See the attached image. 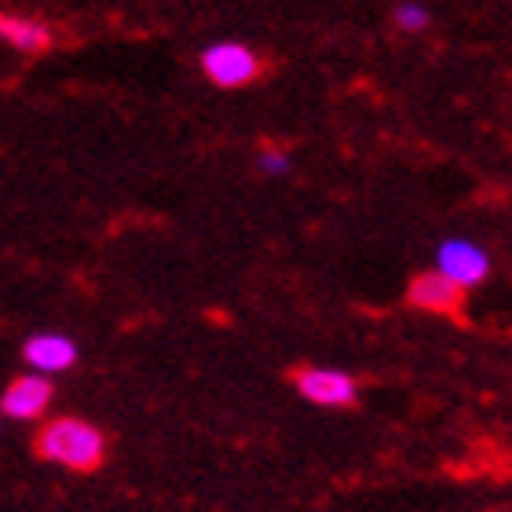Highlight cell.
<instances>
[{"label":"cell","instance_id":"obj_10","mask_svg":"<svg viewBox=\"0 0 512 512\" xmlns=\"http://www.w3.org/2000/svg\"><path fill=\"white\" fill-rule=\"evenodd\" d=\"M256 172L264 176V180H286L289 172H293V154L286 147H275V143H264V147L256 150L253 158Z\"/></svg>","mask_w":512,"mask_h":512},{"label":"cell","instance_id":"obj_4","mask_svg":"<svg viewBox=\"0 0 512 512\" xmlns=\"http://www.w3.org/2000/svg\"><path fill=\"white\" fill-rule=\"evenodd\" d=\"M293 388L304 403L322 406V410H344L359 399V381L341 366H304L293 377Z\"/></svg>","mask_w":512,"mask_h":512},{"label":"cell","instance_id":"obj_7","mask_svg":"<svg viewBox=\"0 0 512 512\" xmlns=\"http://www.w3.org/2000/svg\"><path fill=\"white\" fill-rule=\"evenodd\" d=\"M461 300H465V293H461L458 286H450L443 275H436L432 267L421 271V275H414L410 286H406V304L417 311H425V315H458Z\"/></svg>","mask_w":512,"mask_h":512},{"label":"cell","instance_id":"obj_5","mask_svg":"<svg viewBox=\"0 0 512 512\" xmlns=\"http://www.w3.org/2000/svg\"><path fill=\"white\" fill-rule=\"evenodd\" d=\"M77 359H81V348L70 333H59V330H41V333H30L26 341H22V363L30 366L33 374H66V370H74Z\"/></svg>","mask_w":512,"mask_h":512},{"label":"cell","instance_id":"obj_6","mask_svg":"<svg viewBox=\"0 0 512 512\" xmlns=\"http://www.w3.org/2000/svg\"><path fill=\"white\" fill-rule=\"evenodd\" d=\"M55 399L52 377L44 374H19L15 381H8V388L0 392V417L11 421H37L48 414V406Z\"/></svg>","mask_w":512,"mask_h":512},{"label":"cell","instance_id":"obj_8","mask_svg":"<svg viewBox=\"0 0 512 512\" xmlns=\"http://www.w3.org/2000/svg\"><path fill=\"white\" fill-rule=\"evenodd\" d=\"M0 41L11 44L22 55H41L52 48L55 33L48 22L30 19V15H15V11H0Z\"/></svg>","mask_w":512,"mask_h":512},{"label":"cell","instance_id":"obj_2","mask_svg":"<svg viewBox=\"0 0 512 512\" xmlns=\"http://www.w3.org/2000/svg\"><path fill=\"white\" fill-rule=\"evenodd\" d=\"M198 70L213 88H224V92H238V88H249L260 81L264 74V59L253 44L235 41V37H224V41H209L198 52Z\"/></svg>","mask_w":512,"mask_h":512},{"label":"cell","instance_id":"obj_9","mask_svg":"<svg viewBox=\"0 0 512 512\" xmlns=\"http://www.w3.org/2000/svg\"><path fill=\"white\" fill-rule=\"evenodd\" d=\"M392 26L406 37H421L432 30V8L425 0H395L392 4Z\"/></svg>","mask_w":512,"mask_h":512},{"label":"cell","instance_id":"obj_1","mask_svg":"<svg viewBox=\"0 0 512 512\" xmlns=\"http://www.w3.org/2000/svg\"><path fill=\"white\" fill-rule=\"evenodd\" d=\"M33 450H37V458L63 465L70 472H96L107 461V436L85 417L66 414L44 421L33 439Z\"/></svg>","mask_w":512,"mask_h":512},{"label":"cell","instance_id":"obj_3","mask_svg":"<svg viewBox=\"0 0 512 512\" xmlns=\"http://www.w3.org/2000/svg\"><path fill=\"white\" fill-rule=\"evenodd\" d=\"M432 271L443 275L450 286H458L461 293H469V289H480L494 271V256L491 249L476 242L469 235H450L443 238L432 253Z\"/></svg>","mask_w":512,"mask_h":512}]
</instances>
